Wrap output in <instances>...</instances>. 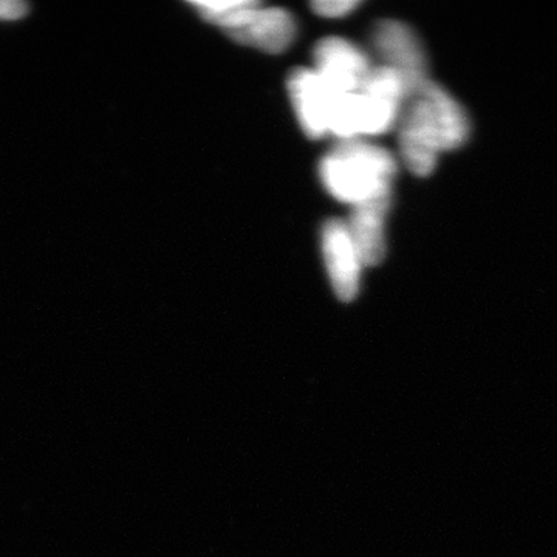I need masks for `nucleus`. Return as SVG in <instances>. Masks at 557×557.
I'll return each instance as SVG.
<instances>
[{
  "mask_svg": "<svg viewBox=\"0 0 557 557\" xmlns=\"http://www.w3.org/2000/svg\"><path fill=\"white\" fill-rule=\"evenodd\" d=\"M397 131L403 163L417 177H426L443 153L468 141L471 120L445 87L429 79L406 98Z\"/></svg>",
  "mask_w": 557,
  "mask_h": 557,
  "instance_id": "nucleus-1",
  "label": "nucleus"
},
{
  "mask_svg": "<svg viewBox=\"0 0 557 557\" xmlns=\"http://www.w3.org/2000/svg\"><path fill=\"white\" fill-rule=\"evenodd\" d=\"M313 60L314 72L336 94H355L375 67L372 58L357 44L338 36L319 40Z\"/></svg>",
  "mask_w": 557,
  "mask_h": 557,
  "instance_id": "nucleus-6",
  "label": "nucleus"
},
{
  "mask_svg": "<svg viewBox=\"0 0 557 557\" xmlns=\"http://www.w3.org/2000/svg\"><path fill=\"white\" fill-rule=\"evenodd\" d=\"M218 27L240 46L267 53H284L296 39L298 25L289 11L265 7L256 0H236Z\"/></svg>",
  "mask_w": 557,
  "mask_h": 557,
  "instance_id": "nucleus-3",
  "label": "nucleus"
},
{
  "mask_svg": "<svg viewBox=\"0 0 557 557\" xmlns=\"http://www.w3.org/2000/svg\"><path fill=\"white\" fill-rule=\"evenodd\" d=\"M321 244L333 292L343 302H350L357 298L364 262L348 233L347 223L338 219L325 222Z\"/></svg>",
  "mask_w": 557,
  "mask_h": 557,
  "instance_id": "nucleus-7",
  "label": "nucleus"
},
{
  "mask_svg": "<svg viewBox=\"0 0 557 557\" xmlns=\"http://www.w3.org/2000/svg\"><path fill=\"white\" fill-rule=\"evenodd\" d=\"M397 159L368 139L338 141L322 157L319 178L325 190L351 208L392 196Z\"/></svg>",
  "mask_w": 557,
  "mask_h": 557,
  "instance_id": "nucleus-2",
  "label": "nucleus"
},
{
  "mask_svg": "<svg viewBox=\"0 0 557 557\" xmlns=\"http://www.w3.org/2000/svg\"><path fill=\"white\" fill-rule=\"evenodd\" d=\"M28 7L17 0H0V21H17L27 14Z\"/></svg>",
  "mask_w": 557,
  "mask_h": 557,
  "instance_id": "nucleus-11",
  "label": "nucleus"
},
{
  "mask_svg": "<svg viewBox=\"0 0 557 557\" xmlns=\"http://www.w3.org/2000/svg\"><path fill=\"white\" fill-rule=\"evenodd\" d=\"M370 49L381 67L397 73L408 97L429 78L428 54L420 36L399 21H380L370 33Z\"/></svg>",
  "mask_w": 557,
  "mask_h": 557,
  "instance_id": "nucleus-4",
  "label": "nucleus"
},
{
  "mask_svg": "<svg viewBox=\"0 0 557 557\" xmlns=\"http://www.w3.org/2000/svg\"><path fill=\"white\" fill-rule=\"evenodd\" d=\"M391 203L392 196H388L351 208L347 228L364 267L379 265L386 258V222Z\"/></svg>",
  "mask_w": 557,
  "mask_h": 557,
  "instance_id": "nucleus-9",
  "label": "nucleus"
},
{
  "mask_svg": "<svg viewBox=\"0 0 557 557\" xmlns=\"http://www.w3.org/2000/svg\"><path fill=\"white\" fill-rule=\"evenodd\" d=\"M287 86L304 134L311 139L327 137L333 101L338 94L330 89L314 69L293 70Z\"/></svg>",
  "mask_w": 557,
  "mask_h": 557,
  "instance_id": "nucleus-8",
  "label": "nucleus"
},
{
  "mask_svg": "<svg viewBox=\"0 0 557 557\" xmlns=\"http://www.w3.org/2000/svg\"><path fill=\"white\" fill-rule=\"evenodd\" d=\"M361 3L357 0H318L311 3V10L318 16L327 17V20H338L347 16L351 11L357 10Z\"/></svg>",
  "mask_w": 557,
  "mask_h": 557,
  "instance_id": "nucleus-10",
  "label": "nucleus"
},
{
  "mask_svg": "<svg viewBox=\"0 0 557 557\" xmlns=\"http://www.w3.org/2000/svg\"><path fill=\"white\" fill-rule=\"evenodd\" d=\"M362 115V138L387 134L397 127L408 91L397 73L375 65L358 90Z\"/></svg>",
  "mask_w": 557,
  "mask_h": 557,
  "instance_id": "nucleus-5",
  "label": "nucleus"
}]
</instances>
